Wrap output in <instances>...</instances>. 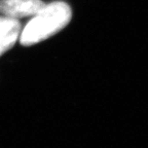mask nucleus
Instances as JSON below:
<instances>
[{
    "instance_id": "1",
    "label": "nucleus",
    "mask_w": 148,
    "mask_h": 148,
    "mask_svg": "<svg viewBox=\"0 0 148 148\" xmlns=\"http://www.w3.org/2000/svg\"><path fill=\"white\" fill-rule=\"evenodd\" d=\"M71 16V8L64 1L45 4L25 26L20 34V42L22 45L30 46L43 41L64 29Z\"/></svg>"
},
{
    "instance_id": "2",
    "label": "nucleus",
    "mask_w": 148,
    "mask_h": 148,
    "mask_svg": "<svg viewBox=\"0 0 148 148\" xmlns=\"http://www.w3.org/2000/svg\"><path fill=\"white\" fill-rule=\"evenodd\" d=\"M44 5L42 0H0V14L14 18L33 16Z\"/></svg>"
},
{
    "instance_id": "3",
    "label": "nucleus",
    "mask_w": 148,
    "mask_h": 148,
    "mask_svg": "<svg viewBox=\"0 0 148 148\" xmlns=\"http://www.w3.org/2000/svg\"><path fill=\"white\" fill-rule=\"evenodd\" d=\"M21 34V23L18 18L0 14V56L12 49Z\"/></svg>"
}]
</instances>
